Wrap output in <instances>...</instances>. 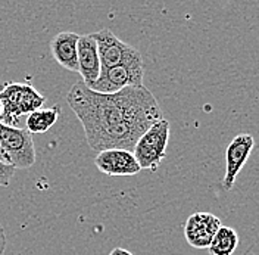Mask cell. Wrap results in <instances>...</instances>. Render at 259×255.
Wrapping results in <instances>:
<instances>
[{
	"instance_id": "18",
	"label": "cell",
	"mask_w": 259,
	"mask_h": 255,
	"mask_svg": "<svg viewBox=\"0 0 259 255\" xmlns=\"http://www.w3.org/2000/svg\"><path fill=\"white\" fill-rule=\"evenodd\" d=\"M2 114H3V105H2V102H0V118H2Z\"/></svg>"
},
{
	"instance_id": "13",
	"label": "cell",
	"mask_w": 259,
	"mask_h": 255,
	"mask_svg": "<svg viewBox=\"0 0 259 255\" xmlns=\"http://www.w3.org/2000/svg\"><path fill=\"white\" fill-rule=\"evenodd\" d=\"M61 115V106L55 105L48 110H37L31 112L27 118V130L30 133H46L50 130L52 126L56 124L58 118Z\"/></svg>"
},
{
	"instance_id": "4",
	"label": "cell",
	"mask_w": 259,
	"mask_h": 255,
	"mask_svg": "<svg viewBox=\"0 0 259 255\" xmlns=\"http://www.w3.org/2000/svg\"><path fill=\"white\" fill-rule=\"evenodd\" d=\"M0 144L14 168H30L35 164V148L31 133L25 128L0 123Z\"/></svg>"
},
{
	"instance_id": "12",
	"label": "cell",
	"mask_w": 259,
	"mask_h": 255,
	"mask_svg": "<svg viewBox=\"0 0 259 255\" xmlns=\"http://www.w3.org/2000/svg\"><path fill=\"white\" fill-rule=\"evenodd\" d=\"M239 245V235L233 227L221 226L220 230L215 233L213 239L210 240L209 254L210 255H233Z\"/></svg>"
},
{
	"instance_id": "11",
	"label": "cell",
	"mask_w": 259,
	"mask_h": 255,
	"mask_svg": "<svg viewBox=\"0 0 259 255\" xmlns=\"http://www.w3.org/2000/svg\"><path fill=\"white\" fill-rule=\"evenodd\" d=\"M80 35L77 32L64 31L56 34L50 42V52L53 59L66 71L78 72L77 45Z\"/></svg>"
},
{
	"instance_id": "6",
	"label": "cell",
	"mask_w": 259,
	"mask_h": 255,
	"mask_svg": "<svg viewBox=\"0 0 259 255\" xmlns=\"http://www.w3.org/2000/svg\"><path fill=\"white\" fill-rule=\"evenodd\" d=\"M143 86V64L119 65L109 69H102L99 80L90 87V90L112 95L125 87Z\"/></svg>"
},
{
	"instance_id": "17",
	"label": "cell",
	"mask_w": 259,
	"mask_h": 255,
	"mask_svg": "<svg viewBox=\"0 0 259 255\" xmlns=\"http://www.w3.org/2000/svg\"><path fill=\"white\" fill-rule=\"evenodd\" d=\"M0 161H2V162H5V164H9V160H8V157H6V154H5V151H3V148H2V144H0Z\"/></svg>"
},
{
	"instance_id": "3",
	"label": "cell",
	"mask_w": 259,
	"mask_h": 255,
	"mask_svg": "<svg viewBox=\"0 0 259 255\" xmlns=\"http://www.w3.org/2000/svg\"><path fill=\"white\" fill-rule=\"evenodd\" d=\"M169 142V123L166 120L156 121L140 136L134 146V158L142 170L155 171L166 157V146Z\"/></svg>"
},
{
	"instance_id": "16",
	"label": "cell",
	"mask_w": 259,
	"mask_h": 255,
	"mask_svg": "<svg viewBox=\"0 0 259 255\" xmlns=\"http://www.w3.org/2000/svg\"><path fill=\"white\" fill-rule=\"evenodd\" d=\"M109 255H134V254H131V252L127 251L125 248H119V246H118V248H113Z\"/></svg>"
},
{
	"instance_id": "1",
	"label": "cell",
	"mask_w": 259,
	"mask_h": 255,
	"mask_svg": "<svg viewBox=\"0 0 259 255\" xmlns=\"http://www.w3.org/2000/svg\"><path fill=\"white\" fill-rule=\"evenodd\" d=\"M66 103L82 124L89 146L96 152H133L140 136L163 118L156 97L145 86L105 95L75 83L66 95Z\"/></svg>"
},
{
	"instance_id": "2",
	"label": "cell",
	"mask_w": 259,
	"mask_h": 255,
	"mask_svg": "<svg viewBox=\"0 0 259 255\" xmlns=\"http://www.w3.org/2000/svg\"><path fill=\"white\" fill-rule=\"evenodd\" d=\"M0 102L3 105V114L0 123L16 127L21 115H30L31 112L40 110L46 97L37 92L31 84L27 83H6L0 89Z\"/></svg>"
},
{
	"instance_id": "14",
	"label": "cell",
	"mask_w": 259,
	"mask_h": 255,
	"mask_svg": "<svg viewBox=\"0 0 259 255\" xmlns=\"http://www.w3.org/2000/svg\"><path fill=\"white\" fill-rule=\"evenodd\" d=\"M15 174V168L0 161V188H9L11 178Z\"/></svg>"
},
{
	"instance_id": "5",
	"label": "cell",
	"mask_w": 259,
	"mask_h": 255,
	"mask_svg": "<svg viewBox=\"0 0 259 255\" xmlns=\"http://www.w3.org/2000/svg\"><path fill=\"white\" fill-rule=\"evenodd\" d=\"M97 43L102 69H109L119 65L143 64L140 52L134 46L119 40L111 30L105 28L92 34Z\"/></svg>"
},
{
	"instance_id": "8",
	"label": "cell",
	"mask_w": 259,
	"mask_h": 255,
	"mask_svg": "<svg viewBox=\"0 0 259 255\" xmlns=\"http://www.w3.org/2000/svg\"><path fill=\"white\" fill-rule=\"evenodd\" d=\"M255 146V139L250 134L236 136L226 151V175L223 180V186L226 191H231L239 173L242 171L244 162L249 160Z\"/></svg>"
},
{
	"instance_id": "15",
	"label": "cell",
	"mask_w": 259,
	"mask_h": 255,
	"mask_svg": "<svg viewBox=\"0 0 259 255\" xmlns=\"http://www.w3.org/2000/svg\"><path fill=\"white\" fill-rule=\"evenodd\" d=\"M6 245H8V238H6L3 226L0 224V255H3L5 249H6Z\"/></svg>"
},
{
	"instance_id": "10",
	"label": "cell",
	"mask_w": 259,
	"mask_h": 255,
	"mask_svg": "<svg viewBox=\"0 0 259 255\" xmlns=\"http://www.w3.org/2000/svg\"><path fill=\"white\" fill-rule=\"evenodd\" d=\"M77 56H78V72L82 79V84L90 89L99 80L102 72L97 43L92 34L80 35L77 45Z\"/></svg>"
},
{
	"instance_id": "9",
	"label": "cell",
	"mask_w": 259,
	"mask_h": 255,
	"mask_svg": "<svg viewBox=\"0 0 259 255\" xmlns=\"http://www.w3.org/2000/svg\"><path fill=\"white\" fill-rule=\"evenodd\" d=\"M223 226L221 220L209 212H194L184 224V236L190 246L196 249L208 248L215 233Z\"/></svg>"
},
{
	"instance_id": "7",
	"label": "cell",
	"mask_w": 259,
	"mask_h": 255,
	"mask_svg": "<svg viewBox=\"0 0 259 255\" xmlns=\"http://www.w3.org/2000/svg\"><path fill=\"white\" fill-rule=\"evenodd\" d=\"M97 170L109 177H130L140 173V165L134 154L124 149H108L99 152L95 158Z\"/></svg>"
}]
</instances>
